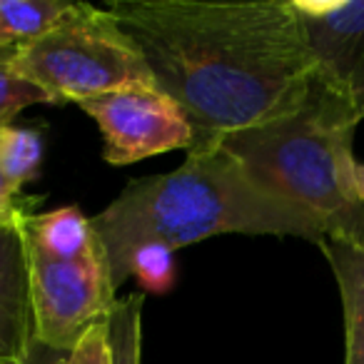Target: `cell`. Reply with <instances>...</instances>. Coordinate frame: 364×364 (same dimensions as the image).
<instances>
[{"label": "cell", "instance_id": "obj_19", "mask_svg": "<svg viewBox=\"0 0 364 364\" xmlns=\"http://www.w3.org/2000/svg\"><path fill=\"white\" fill-rule=\"evenodd\" d=\"M354 180H357V193H359V200L364 205V162L357 160V167H354Z\"/></svg>", "mask_w": 364, "mask_h": 364}, {"label": "cell", "instance_id": "obj_17", "mask_svg": "<svg viewBox=\"0 0 364 364\" xmlns=\"http://www.w3.org/2000/svg\"><path fill=\"white\" fill-rule=\"evenodd\" d=\"M23 364H70V352H63V349H53V347H48V344L33 342L31 352H28Z\"/></svg>", "mask_w": 364, "mask_h": 364}, {"label": "cell", "instance_id": "obj_11", "mask_svg": "<svg viewBox=\"0 0 364 364\" xmlns=\"http://www.w3.org/2000/svg\"><path fill=\"white\" fill-rule=\"evenodd\" d=\"M75 3L65 0H0V46L21 48L58 28Z\"/></svg>", "mask_w": 364, "mask_h": 364}, {"label": "cell", "instance_id": "obj_6", "mask_svg": "<svg viewBox=\"0 0 364 364\" xmlns=\"http://www.w3.org/2000/svg\"><path fill=\"white\" fill-rule=\"evenodd\" d=\"M77 105L100 130L102 160L112 167L193 147V127L182 107L155 85L120 87Z\"/></svg>", "mask_w": 364, "mask_h": 364}, {"label": "cell", "instance_id": "obj_20", "mask_svg": "<svg viewBox=\"0 0 364 364\" xmlns=\"http://www.w3.org/2000/svg\"><path fill=\"white\" fill-rule=\"evenodd\" d=\"M0 364H11V362H0Z\"/></svg>", "mask_w": 364, "mask_h": 364}, {"label": "cell", "instance_id": "obj_8", "mask_svg": "<svg viewBox=\"0 0 364 364\" xmlns=\"http://www.w3.org/2000/svg\"><path fill=\"white\" fill-rule=\"evenodd\" d=\"M0 218V362L23 364L36 342L23 218Z\"/></svg>", "mask_w": 364, "mask_h": 364}, {"label": "cell", "instance_id": "obj_18", "mask_svg": "<svg viewBox=\"0 0 364 364\" xmlns=\"http://www.w3.org/2000/svg\"><path fill=\"white\" fill-rule=\"evenodd\" d=\"M18 213H28V210L21 205V193H18L11 182L6 180V175L0 172V218H6V215H18Z\"/></svg>", "mask_w": 364, "mask_h": 364}, {"label": "cell", "instance_id": "obj_1", "mask_svg": "<svg viewBox=\"0 0 364 364\" xmlns=\"http://www.w3.org/2000/svg\"><path fill=\"white\" fill-rule=\"evenodd\" d=\"M107 11L155 87L182 107L193 127L190 152L307 100L314 65L289 0H115Z\"/></svg>", "mask_w": 364, "mask_h": 364}, {"label": "cell", "instance_id": "obj_12", "mask_svg": "<svg viewBox=\"0 0 364 364\" xmlns=\"http://www.w3.org/2000/svg\"><path fill=\"white\" fill-rule=\"evenodd\" d=\"M43 135L36 127H0V172L18 193L33 182L43 165Z\"/></svg>", "mask_w": 364, "mask_h": 364}, {"label": "cell", "instance_id": "obj_3", "mask_svg": "<svg viewBox=\"0 0 364 364\" xmlns=\"http://www.w3.org/2000/svg\"><path fill=\"white\" fill-rule=\"evenodd\" d=\"M354 110L312 80L294 112L230 132L218 142L267 193L312 218L324 240L364 245V205L354 180Z\"/></svg>", "mask_w": 364, "mask_h": 364}, {"label": "cell", "instance_id": "obj_13", "mask_svg": "<svg viewBox=\"0 0 364 364\" xmlns=\"http://www.w3.org/2000/svg\"><path fill=\"white\" fill-rule=\"evenodd\" d=\"M110 364H142V294L117 299L107 317Z\"/></svg>", "mask_w": 364, "mask_h": 364}, {"label": "cell", "instance_id": "obj_10", "mask_svg": "<svg viewBox=\"0 0 364 364\" xmlns=\"http://www.w3.org/2000/svg\"><path fill=\"white\" fill-rule=\"evenodd\" d=\"M344 312V364H364V245L322 240Z\"/></svg>", "mask_w": 364, "mask_h": 364}, {"label": "cell", "instance_id": "obj_16", "mask_svg": "<svg viewBox=\"0 0 364 364\" xmlns=\"http://www.w3.org/2000/svg\"><path fill=\"white\" fill-rule=\"evenodd\" d=\"M70 364H110V344H107V319L90 327L70 352Z\"/></svg>", "mask_w": 364, "mask_h": 364}, {"label": "cell", "instance_id": "obj_14", "mask_svg": "<svg viewBox=\"0 0 364 364\" xmlns=\"http://www.w3.org/2000/svg\"><path fill=\"white\" fill-rule=\"evenodd\" d=\"M31 105H55V102L21 73L16 48L0 46V127L13 125V117Z\"/></svg>", "mask_w": 364, "mask_h": 364}, {"label": "cell", "instance_id": "obj_5", "mask_svg": "<svg viewBox=\"0 0 364 364\" xmlns=\"http://www.w3.org/2000/svg\"><path fill=\"white\" fill-rule=\"evenodd\" d=\"M26 250L36 342L73 352L87 329L110 317L117 302L105 247L73 262L43 257L28 245Z\"/></svg>", "mask_w": 364, "mask_h": 364}, {"label": "cell", "instance_id": "obj_4", "mask_svg": "<svg viewBox=\"0 0 364 364\" xmlns=\"http://www.w3.org/2000/svg\"><path fill=\"white\" fill-rule=\"evenodd\" d=\"M18 68L55 105L82 102L130 85H155L112 13L87 3H75L60 26L21 48Z\"/></svg>", "mask_w": 364, "mask_h": 364}, {"label": "cell", "instance_id": "obj_9", "mask_svg": "<svg viewBox=\"0 0 364 364\" xmlns=\"http://www.w3.org/2000/svg\"><path fill=\"white\" fill-rule=\"evenodd\" d=\"M23 235L31 250L60 262L82 259L102 247L92 228V218L75 205L55 208L43 215L28 213L23 218Z\"/></svg>", "mask_w": 364, "mask_h": 364}, {"label": "cell", "instance_id": "obj_7", "mask_svg": "<svg viewBox=\"0 0 364 364\" xmlns=\"http://www.w3.org/2000/svg\"><path fill=\"white\" fill-rule=\"evenodd\" d=\"M314 65V82L364 120V0H289Z\"/></svg>", "mask_w": 364, "mask_h": 364}, {"label": "cell", "instance_id": "obj_2", "mask_svg": "<svg viewBox=\"0 0 364 364\" xmlns=\"http://www.w3.org/2000/svg\"><path fill=\"white\" fill-rule=\"evenodd\" d=\"M115 289L127 282V259L142 245L182 250L220 235H274L319 245L309 215L267 193L225 147L188 152L165 175L127 182L92 218Z\"/></svg>", "mask_w": 364, "mask_h": 364}, {"label": "cell", "instance_id": "obj_15", "mask_svg": "<svg viewBox=\"0 0 364 364\" xmlns=\"http://www.w3.org/2000/svg\"><path fill=\"white\" fill-rule=\"evenodd\" d=\"M172 250L162 245H142L127 259V279H137L152 294H167L175 287V259Z\"/></svg>", "mask_w": 364, "mask_h": 364}]
</instances>
